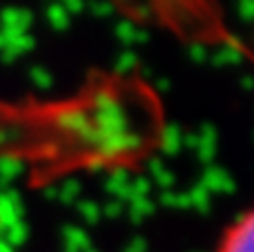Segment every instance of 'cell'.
<instances>
[{"instance_id":"6da1fadb","label":"cell","mask_w":254,"mask_h":252,"mask_svg":"<svg viewBox=\"0 0 254 252\" xmlns=\"http://www.w3.org/2000/svg\"><path fill=\"white\" fill-rule=\"evenodd\" d=\"M214 252H254V205L225 226Z\"/></svg>"},{"instance_id":"7a4b0ae2","label":"cell","mask_w":254,"mask_h":252,"mask_svg":"<svg viewBox=\"0 0 254 252\" xmlns=\"http://www.w3.org/2000/svg\"><path fill=\"white\" fill-rule=\"evenodd\" d=\"M2 125H4V107L0 105V129H2Z\"/></svg>"}]
</instances>
